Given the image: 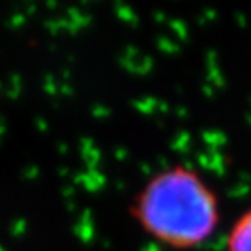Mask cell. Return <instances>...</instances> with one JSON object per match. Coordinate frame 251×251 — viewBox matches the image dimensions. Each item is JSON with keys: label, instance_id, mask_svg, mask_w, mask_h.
Returning a JSON list of instances; mask_svg holds the SVG:
<instances>
[{"label": "cell", "instance_id": "6da1fadb", "mask_svg": "<svg viewBox=\"0 0 251 251\" xmlns=\"http://www.w3.org/2000/svg\"><path fill=\"white\" fill-rule=\"evenodd\" d=\"M132 215L145 233L175 250L202 245L220 220L217 194L184 165L153 175L135 198Z\"/></svg>", "mask_w": 251, "mask_h": 251}, {"label": "cell", "instance_id": "7a4b0ae2", "mask_svg": "<svg viewBox=\"0 0 251 251\" xmlns=\"http://www.w3.org/2000/svg\"><path fill=\"white\" fill-rule=\"evenodd\" d=\"M227 251H251V209L247 210L230 230Z\"/></svg>", "mask_w": 251, "mask_h": 251}]
</instances>
